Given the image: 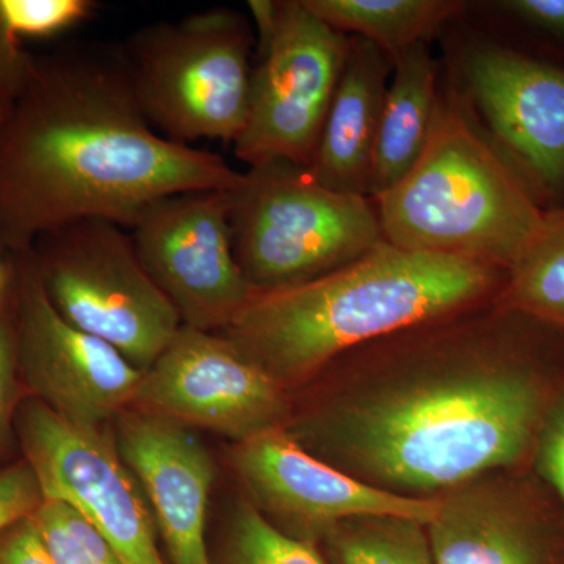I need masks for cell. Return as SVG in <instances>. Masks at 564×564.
<instances>
[{"mask_svg": "<svg viewBox=\"0 0 564 564\" xmlns=\"http://www.w3.org/2000/svg\"><path fill=\"white\" fill-rule=\"evenodd\" d=\"M538 477L489 474L441 494L434 564H564V507Z\"/></svg>", "mask_w": 564, "mask_h": 564, "instance_id": "15", "label": "cell"}, {"mask_svg": "<svg viewBox=\"0 0 564 564\" xmlns=\"http://www.w3.org/2000/svg\"><path fill=\"white\" fill-rule=\"evenodd\" d=\"M14 256L18 369L25 395L84 430H110L131 410L143 372L52 306L28 251Z\"/></svg>", "mask_w": 564, "mask_h": 564, "instance_id": "10", "label": "cell"}, {"mask_svg": "<svg viewBox=\"0 0 564 564\" xmlns=\"http://www.w3.org/2000/svg\"><path fill=\"white\" fill-rule=\"evenodd\" d=\"M115 448L139 485L172 564H212L207 508L214 459L192 429L124 411L111 425Z\"/></svg>", "mask_w": 564, "mask_h": 564, "instance_id": "16", "label": "cell"}, {"mask_svg": "<svg viewBox=\"0 0 564 564\" xmlns=\"http://www.w3.org/2000/svg\"><path fill=\"white\" fill-rule=\"evenodd\" d=\"M44 496L25 459L0 470V533L36 513Z\"/></svg>", "mask_w": 564, "mask_h": 564, "instance_id": "26", "label": "cell"}, {"mask_svg": "<svg viewBox=\"0 0 564 564\" xmlns=\"http://www.w3.org/2000/svg\"><path fill=\"white\" fill-rule=\"evenodd\" d=\"M10 99L0 98V124H2L3 118H6L7 111L10 109Z\"/></svg>", "mask_w": 564, "mask_h": 564, "instance_id": "32", "label": "cell"}, {"mask_svg": "<svg viewBox=\"0 0 564 564\" xmlns=\"http://www.w3.org/2000/svg\"><path fill=\"white\" fill-rule=\"evenodd\" d=\"M488 263L384 242L343 269L258 292L223 329L288 391L351 348L455 317L502 291Z\"/></svg>", "mask_w": 564, "mask_h": 564, "instance_id": "3", "label": "cell"}, {"mask_svg": "<svg viewBox=\"0 0 564 564\" xmlns=\"http://www.w3.org/2000/svg\"><path fill=\"white\" fill-rule=\"evenodd\" d=\"M131 410L242 443L289 422L288 391L221 333L182 326Z\"/></svg>", "mask_w": 564, "mask_h": 564, "instance_id": "12", "label": "cell"}, {"mask_svg": "<svg viewBox=\"0 0 564 564\" xmlns=\"http://www.w3.org/2000/svg\"><path fill=\"white\" fill-rule=\"evenodd\" d=\"M384 240L410 251L456 256L510 272L545 212L469 99L440 93L421 158L373 199Z\"/></svg>", "mask_w": 564, "mask_h": 564, "instance_id": "4", "label": "cell"}, {"mask_svg": "<svg viewBox=\"0 0 564 564\" xmlns=\"http://www.w3.org/2000/svg\"><path fill=\"white\" fill-rule=\"evenodd\" d=\"M325 541L337 564H434L426 525L413 519L351 518Z\"/></svg>", "mask_w": 564, "mask_h": 564, "instance_id": "21", "label": "cell"}, {"mask_svg": "<svg viewBox=\"0 0 564 564\" xmlns=\"http://www.w3.org/2000/svg\"><path fill=\"white\" fill-rule=\"evenodd\" d=\"M437 101L436 62L429 43L415 44L392 65L375 150L370 198L392 188L421 158Z\"/></svg>", "mask_w": 564, "mask_h": 564, "instance_id": "18", "label": "cell"}, {"mask_svg": "<svg viewBox=\"0 0 564 564\" xmlns=\"http://www.w3.org/2000/svg\"><path fill=\"white\" fill-rule=\"evenodd\" d=\"M315 17L348 36L377 44L389 61L433 36L464 10L455 0H303Z\"/></svg>", "mask_w": 564, "mask_h": 564, "instance_id": "19", "label": "cell"}, {"mask_svg": "<svg viewBox=\"0 0 564 564\" xmlns=\"http://www.w3.org/2000/svg\"><path fill=\"white\" fill-rule=\"evenodd\" d=\"M0 564H54L33 516L0 533Z\"/></svg>", "mask_w": 564, "mask_h": 564, "instance_id": "29", "label": "cell"}, {"mask_svg": "<svg viewBox=\"0 0 564 564\" xmlns=\"http://www.w3.org/2000/svg\"><path fill=\"white\" fill-rule=\"evenodd\" d=\"M534 469L554 489L564 507V388L545 425Z\"/></svg>", "mask_w": 564, "mask_h": 564, "instance_id": "28", "label": "cell"}, {"mask_svg": "<svg viewBox=\"0 0 564 564\" xmlns=\"http://www.w3.org/2000/svg\"><path fill=\"white\" fill-rule=\"evenodd\" d=\"M33 54L11 35L0 17V98L14 99L31 74Z\"/></svg>", "mask_w": 564, "mask_h": 564, "instance_id": "30", "label": "cell"}, {"mask_svg": "<svg viewBox=\"0 0 564 564\" xmlns=\"http://www.w3.org/2000/svg\"><path fill=\"white\" fill-rule=\"evenodd\" d=\"M221 155L165 139L144 118L121 44L73 43L33 55L0 124V248L29 251L85 218L131 229L176 193L236 191Z\"/></svg>", "mask_w": 564, "mask_h": 564, "instance_id": "2", "label": "cell"}, {"mask_svg": "<svg viewBox=\"0 0 564 564\" xmlns=\"http://www.w3.org/2000/svg\"><path fill=\"white\" fill-rule=\"evenodd\" d=\"M14 434L43 496L77 508L121 564H166L150 507L118 456L111 429L70 425L40 400L24 395Z\"/></svg>", "mask_w": 564, "mask_h": 564, "instance_id": "9", "label": "cell"}, {"mask_svg": "<svg viewBox=\"0 0 564 564\" xmlns=\"http://www.w3.org/2000/svg\"><path fill=\"white\" fill-rule=\"evenodd\" d=\"M212 554V552H210ZM212 564H325L314 544L289 536L251 502L234 508Z\"/></svg>", "mask_w": 564, "mask_h": 564, "instance_id": "22", "label": "cell"}, {"mask_svg": "<svg viewBox=\"0 0 564 564\" xmlns=\"http://www.w3.org/2000/svg\"><path fill=\"white\" fill-rule=\"evenodd\" d=\"M229 192L166 196L131 228L140 261L182 326L199 332L221 333L258 293L234 252Z\"/></svg>", "mask_w": 564, "mask_h": 564, "instance_id": "11", "label": "cell"}, {"mask_svg": "<svg viewBox=\"0 0 564 564\" xmlns=\"http://www.w3.org/2000/svg\"><path fill=\"white\" fill-rule=\"evenodd\" d=\"M378 383L292 419L315 458L400 496L534 466L564 388V328L497 310L404 345Z\"/></svg>", "mask_w": 564, "mask_h": 564, "instance_id": "1", "label": "cell"}, {"mask_svg": "<svg viewBox=\"0 0 564 564\" xmlns=\"http://www.w3.org/2000/svg\"><path fill=\"white\" fill-rule=\"evenodd\" d=\"M229 193L234 252L258 292L317 280L384 242L372 198L329 191L303 166L248 169Z\"/></svg>", "mask_w": 564, "mask_h": 564, "instance_id": "6", "label": "cell"}, {"mask_svg": "<svg viewBox=\"0 0 564 564\" xmlns=\"http://www.w3.org/2000/svg\"><path fill=\"white\" fill-rule=\"evenodd\" d=\"M467 99L544 210L564 207V66L507 44L466 58Z\"/></svg>", "mask_w": 564, "mask_h": 564, "instance_id": "14", "label": "cell"}, {"mask_svg": "<svg viewBox=\"0 0 564 564\" xmlns=\"http://www.w3.org/2000/svg\"><path fill=\"white\" fill-rule=\"evenodd\" d=\"M232 466L274 527L314 545L347 519L388 516L429 525L440 508V497L384 491L315 458L284 426L237 443Z\"/></svg>", "mask_w": 564, "mask_h": 564, "instance_id": "13", "label": "cell"}, {"mask_svg": "<svg viewBox=\"0 0 564 564\" xmlns=\"http://www.w3.org/2000/svg\"><path fill=\"white\" fill-rule=\"evenodd\" d=\"M24 395L18 369L13 296L9 306L0 310V455L9 447L14 434L18 408Z\"/></svg>", "mask_w": 564, "mask_h": 564, "instance_id": "25", "label": "cell"}, {"mask_svg": "<svg viewBox=\"0 0 564 564\" xmlns=\"http://www.w3.org/2000/svg\"><path fill=\"white\" fill-rule=\"evenodd\" d=\"M494 306L564 328V207L545 212L540 232L508 272Z\"/></svg>", "mask_w": 564, "mask_h": 564, "instance_id": "20", "label": "cell"}, {"mask_svg": "<svg viewBox=\"0 0 564 564\" xmlns=\"http://www.w3.org/2000/svg\"><path fill=\"white\" fill-rule=\"evenodd\" d=\"M497 9L552 50L564 52V0H505Z\"/></svg>", "mask_w": 564, "mask_h": 564, "instance_id": "27", "label": "cell"}, {"mask_svg": "<svg viewBox=\"0 0 564 564\" xmlns=\"http://www.w3.org/2000/svg\"><path fill=\"white\" fill-rule=\"evenodd\" d=\"M251 22L231 9L144 25L121 44L137 102L165 139L234 144L250 110Z\"/></svg>", "mask_w": 564, "mask_h": 564, "instance_id": "5", "label": "cell"}, {"mask_svg": "<svg viewBox=\"0 0 564 564\" xmlns=\"http://www.w3.org/2000/svg\"><path fill=\"white\" fill-rule=\"evenodd\" d=\"M14 282H17L14 256L0 248V310L9 306L13 300Z\"/></svg>", "mask_w": 564, "mask_h": 564, "instance_id": "31", "label": "cell"}, {"mask_svg": "<svg viewBox=\"0 0 564 564\" xmlns=\"http://www.w3.org/2000/svg\"><path fill=\"white\" fill-rule=\"evenodd\" d=\"M392 62L377 44L350 36L343 74L306 172L323 187L370 198L375 150Z\"/></svg>", "mask_w": 564, "mask_h": 564, "instance_id": "17", "label": "cell"}, {"mask_svg": "<svg viewBox=\"0 0 564 564\" xmlns=\"http://www.w3.org/2000/svg\"><path fill=\"white\" fill-rule=\"evenodd\" d=\"M350 36L303 0H280L272 41L256 52L250 110L234 154L248 169L288 162L307 169L343 74Z\"/></svg>", "mask_w": 564, "mask_h": 564, "instance_id": "8", "label": "cell"}, {"mask_svg": "<svg viewBox=\"0 0 564 564\" xmlns=\"http://www.w3.org/2000/svg\"><path fill=\"white\" fill-rule=\"evenodd\" d=\"M33 521L54 564H121L101 533L73 505L44 497Z\"/></svg>", "mask_w": 564, "mask_h": 564, "instance_id": "23", "label": "cell"}, {"mask_svg": "<svg viewBox=\"0 0 564 564\" xmlns=\"http://www.w3.org/2000/svg\"><path fill=\"white\" fill-rule=\"evenodd\" d=\"M95 0H0V17L14 39L50 40L95 17Z\"/></svg>", "mask_w": 564, "mask_h": 564, "instance_id": "24", "label": "cell"}, {"mask_svg": "<svg viewBox=\"0 0 564 564\" xmlns=\"http://www.w3.org/2000/svg\"><path fill=\"white\" fill-rule=\"evenodd\" d=\"M28 252L55 311L141 372L181 332L176 307L144 269L131 232L117 223H69L43 234Z\"/></svg>", "mask_w": 564, "mask_h": 564, "instance_id": "7", "label": "cell"}]
</instances>
